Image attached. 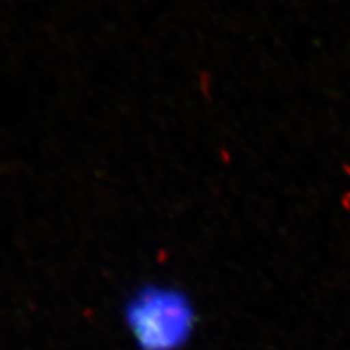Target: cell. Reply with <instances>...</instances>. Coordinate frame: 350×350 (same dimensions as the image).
<instances>
[{"label":"cell","instance_id":"cell-1","mask_svg":"<svg viewBox=\"0 0 350 350\" xmlns=\"http://www.w3.org/2000/svg\"><path fill=\"white\" fill-rule=\"evenodd\" d=\"M124 320L139 350H183L196 330L197 314L184 291L152 283L131 295Z\"/></svg>","mask_w":350,"mask_h":350}]
</instances>
